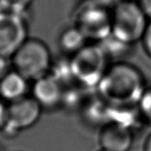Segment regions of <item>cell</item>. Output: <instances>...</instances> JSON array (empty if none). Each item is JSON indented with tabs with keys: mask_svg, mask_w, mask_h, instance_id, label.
Here are the masks:
<instances>
[{
	"mask_svg": "<svg viewBox=\"0 0 151 151\" xmlns=\"http://www.w3.org/2000/svg\"><path fill=\"white\" fill-rule=\"evenodd\" d=\"M142 43L146 53L151 58V20L149 21L147 29L142 38Z\"/></svg>",
	"mask_w": 151,
	"mask_h": 151,
	"instance_id": "obj_14",
	"label": "cell"
},
{
	"mask_svg": "<svg viewBox=\"0 0 151 151\" xmlns=\"http://www.w3.org/2000/svg\"><path fill=\"white\" fill-rule=\"evenodd\" d=\"M8 65H7V58L0 56V81L2 78L8 73L7 71Z\"/></svg>",
	"mask_w": 151,
	"mask_h": 151,
	"instance_id": "obj_17",
	"label": "cell"
},
{
	"mask_svg": "<svg viewBox=\"0 0 151 151\" xmlns=\"http://www.w3.org/2000/svg\"><path fill=\"white\" fill-rule=\"evenodd\" d=\"M74 26L83 34L87 41L100 43L111 35V11L103 3H88L76 13Z\"/></svg>",
	"mask_w": 151,
	"mask_h": 151,
	"instance_id": "obj_5",
	"label": "cell"
},
{
	"mask_svg": "<svg viewBox=\"0 0 151 151\" xmlns=\"http://www.w3.org/2000/svg\"><path fill=\"white\" fill-rule=\"evenodd\" d=\"M104 150L127 151L133 144V132L115 123L105 125L100 134Z\"/></svg>",
	"mask_w": 151,
	"mask_h": 151,
	"instance_id": "obj_9",
	"label": "cell"
},
{
	"mask_svg": "<svg viewBox=\"0 0 151 151\" xmlns=\"http://www.w3.org/2000/svg\"><path fill=\"white\" fill-rule=\"evenodd\" d=\"M4 11L11 13L24 15L34 0H0Z\"/></svg>",
	"mask_w": 151,
	"mask_h": 151,
	"instance_id": "obj_12",
	"label": "cell"
},
{
	"mask_svg": "<svg viewBox=\"0 0 151 151\" xmlns=\"http://www.w3.org/2000/svg\"><path fill=\"white\" fill-rule=\"evenodd\" d=\"M101 151H106V150H101Z\"/></svg>",
	"mask_w": 151,
	"mask_h": 151,
	"instance_id": "obj_20",
	"label": "cell"
},
{
	"mask_svg": "<svg viewBox=\"0 0 151 151\" xmlns=\"http://www.w3.org/2000/svg\"><path fill=\"white\" fill-rule=\"evenodd\" d=\"M12 62L14 71L27 81H36L50 73L52 58L42 40L28 37L12 57Z\"/></svg>",
	"mask_w": 151,
	"mask_h": 151,
	"instance_id": "obj_4",
	"label": "cell"
},
{
	"mask_svg": "<svg viewBox=\"0 0 151 151\" xmlns=\"http://www.w3.org/2000/svg\"><path fill=\"white\" fill-rule=\"evenodd\" d=\"M58 47L65 55L73 56L88 44L83 34L73 25L64 29L58 39Z\"/></svg>",
	"mask_w": 151,
	"mask_h": 151,
	"instance_id": "obj_11",
	"label": "cell"
},
{
	"mask_svg": "<svg viewBox=\"0 0 151 151\" xmlns=\"http://www.w3.org/2000/svg\"><path fill=\"white\" fill-rule=\"evenodd\" d=\"M4 12H5V11H4V6H3V4H2V3L0 1V15L2 13H4Z\"/></svg>",
	"mask_w": 151,
	"mask_h": 151,
	"instance_id": "obj_19",
	"label": "cell"
},
{
	"mask_svg": "<svg viewBox=\"0 0 151 151\" xmlns=\"http://www.w3.org/2000/svg\"><path fill=\"white\" fill-rule=\"evenodd\" d=\"M97 88L104 100L117 106L138 105L146 90L142 73L124 62L109 66Z\"/></svg>",
	"mask_w": 151,
	"mask_h": 151,
	"instance_id": "obj_1",
	"label": "cell"
},
{
	"mask_svg": "<svg viewBox=\"0 0 151 151\" xmlns=\"http://www.w3.org/2000/svg\"><path fill=\"white\" fill-rule=\"evenodd\" d=\"M8 120V108L0 101V128H4Z\"/></svg>",
	"mask_w": 151,
	"mask_h": 151,
	"instance_id": "obj_16",
	"label": "cell"
},
{
	"mask_svg": "<svg viewBox=\"0 0 151 151\" xmlns=\"http://www.w3.org/2000/svg\"><path fill=\"white\" fill-rule=\"evenodd\" d=\"M145 151H151V134L147 140L146 146H145Z\"/></svg>",
	"mask_w": 151,
	"mask_h": 151,
	"instance_id": "obj_18",
	"label": "cell"
},
{
	"mask_svg": "<svg viewBox=\"0 0 151 151\" xmlns=\"http://www.w3.org/2000/svg\"><path fill=\"white\" fill-rule=\"evenodd\" d=\"M28 38V27L24 15L4 12L0 15V56L12 58Z\"/></svg>",
	"mask_w": 151,
	"mask_h": 151,
	"instance_id": "obj_6",
	"label": "cell"
},
{
	"mask_svg": "<svg viewBox=\"0 0 151 151\" xmlns=\"http://www.w3.org/2000/svg\"><path fill=\"white\" fill-rule=\"evenodd\" d=\"M33 96L42 107H54L63 100V86L53 76L47 74L35 81Z\"/></svg>",
	"mask_w": 151,
	"mask_h": 151,
	"instance_id": "obj_8",
	"label": "cell"
},
{
	"mask_svg": "<svg viewBox=\"0 0 151 151\" xmlns=\"http://www.w3.org/2000/svg\"><path fill=\"white\" fill-rule=\"evenodd\" d=\"M109 59L99 43H88L70 58L74 81L85 87H98L110 66Z\"/></svg>",
	"mask_w": 151,
	"mask_h": 151,
	"instance_id": "obj_3",
	"label": "cell"
},
{
	"mask_svg": "<svg viewBox=\"0 0 151 151\" xmlns=\"http://www.w3.org/2000/svg\"><path fill=\"white\" fill-rule=\"evenodd\" d=\"M149 20H151V0H135Z\"/></svg>",
	"mask_w": 151,
	"mask_h": 151,
	"instance_id": "obj_15",
	"label": "cell"
},
{
	"mask_svg": "<svg viewBox=\"0 0 151 151\" xmlns=\"http://www.w3.org/2000/svg\"><path fill=\"white\" fill-rule=\"evenodd\" d=\"M138 108L143 120L151 124V88H146L138 104Z\"/></svg>",
	"mask_w": 151,
	"mask_h": 151,
	"instance_id": "obj_13",
	"label": "cell"
},
{
	"mask_svg": "<svg viewBox=\"0 0 151 151\" xmlns=\"http://www.w3.org/2000/svg\"><path fill=\"white\" fill-rule=\"evenodd\" d=\"M27 80L16 71L8 72L0 81V96L4 100L14 103L25 97Z\"/></svg>",
	"mask_w": 151,
	"mask_h": 151,
	"instance_id": "obj_10",
	"label": "cell"
},
{
	"mask_svg": "<svg viewBox=\"0 0 151 151\" xmlns=\"http://www.w3.org/2000/svg\"><path fill=\"white\" fill-rule=\"evenodd\" d=\"M111 36L127 46L142 40L149 19L135 0H120L111 10Z\"/></svg>",
	"mask_w": 151,
	"mask_h": 151,
	"instance_id": "obj_2",
	"label": "cell"
},
{
	"mask_svg": "<svg viewBox=\"0 0 151 151\" xmlns=\"http://www.w3.org/2000/svg\"><path fill=\"white\" fill-rule=\"evenodd\" d=\"M42 106L34 97H23L12 103L8 108V120L4 129L8 134H14L20 130L34 126L39 119Z\"/></svg>",
	"mask_w": 151,
	"mask_h": 151,
	"instance_id": "obj_7",
	"label": "cell"
}]
</instances>
